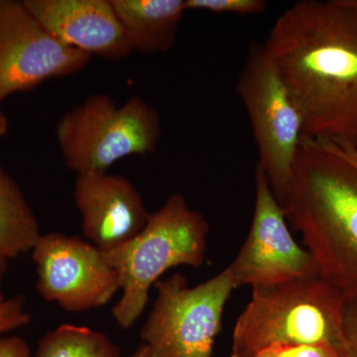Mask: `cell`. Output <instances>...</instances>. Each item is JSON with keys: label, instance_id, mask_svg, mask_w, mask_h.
I'll return each instance as SVG.
<instances>
[{"label": "cell", "instance_id": "9c48e42d", "mask_svg": "<svg viewBox=\"0 0 357 357\" xmlns=\"http://www.w3.org/2000/svg\"><path fill=\"white\" fill-rule=\"evenodd\" d=\"M255 202L245 243L229 270L236 287L276 285L319 276L312 255L294 239L283 208L256 167Z\"/></svg>", "mask_w": 357, "mask_h": 357}, {"label": "cell", "instance_id": "2e32d148", "mask_svg": "<svg viewBox=\"0 0 357 357\" xmlns=\"http://www.w3.org/2000/svg\"><path fill=\"white\" fill-rule=\"evenodd\" d=\"M185 6L187 11L253 16L264 13L268 2L265 0H185Z\"/></svg>", "mask_w": 357, "mask_h": 357}, {"label": "cell", "instance_id": "44dd1931", "mask_svg": "<svg viewBox=\"0 0 357 357\" xmlns=\"http://www.w3.org/2000/svg\"><path fill=\"white\" fill-rule=\"evenodd\" d=\"M317 143L332 153L342 157L357 169V147L354 145L344 142H333V141H317Z\"/></svg>", "mask_w": 357, "mask_h": 357}, {"label": "cell", "instance_id": "7402d4cb", "mask_svg": "<svg viewBox=\"0 0 357 357\" xmlns=\"http://www.w3.org/2000/svg\"><path fill=\"white\" fill-rule=\"evenodd\" d=\"M9 123L6 115L0 110V138L3 137L8 131Z\"/></svg>", "mask_w": 357, "mask_h": 357}, {"label": "cell", "instance_id": "d6986e66", "mask_svg": "<svg viewBox=\"0 0 357 357\" xmlns=\"http://www.w3.org/2000/svg\"><path fill=\"white\" fill-rule=\"evenodd\" d=\"M344 349L347 357H357V300L349 301L344 311Z\"/></svg>", "mask_w": 357, "mask_h": 357}, {"label": "cell", "instance_id": "d4e9b609", "mask_svg": "<svg viewBox=\"0 0 357 357\" xmlns=\"http://www.w3.org/2000/svg\"><path fill=\"white\" fill-rule=\"evenodd\" d=\"M351 2L354 4V6H357V0H351Z\"/></svg>", "mask_w": 357, "mask_h": 357}, {"label": "cell", "instance_id": "5b68a950", "mask_svg": "<svg viewBox=\"0 0 357 357\" xmlns=\"http://www.w3.org/2000/svg\"><path fill=\"white\" fill-rule=\"evenodd\" d=\"M161 133L158 112L136 96L121 105L107 95L89 96L56 126L66 166L77 175L107 172L122 159L154 153Z\"/></svg>", "mask_w": 357, "mask_h": 357}, {"label": "cell", "instance_id": "ffe728a7", "mask_svg": "<svg viewBox=\"0 0 357 357\" xmlns=\"http://www.w3.org/2000/svg\"><path fill=\"white\" fill-rule=\"evenodd\" d=\"M30 347L24 338L18 335L0 337V357H30Z\"/></svg>", "mask_w": 357, "mask_h": 357}, {"label": "cell", "instance_id": "5bb4252c", "mask_svg": "<svg viewBox=\"0 0 357 357\" xmlns=\"http://www.w3.org/2000/svg\"><path fill=\"white\" fill-rule=\"evenodd\" d=\"M41 236L24 194L0 164V259L8 261L32 251Z\"/></svg>", "mask_w": 357, "mask_h": 357}, {"label": "cell", "instance_id": "52a82bcc", "mask_svg": "<svg viewBox=\"0 0 357 357\" xmlns=\"http://www.w3.org/2000/svg\"><path fill=\"white\" fill-rule=\"evenodd\" d=\"M257 146V166L280 202L304 138V122L290 91L265 53L252 45L236 83Z\"/></svg>", "mask_w": 357, "mask_h": 357}, {"label": "cell", "instance_id": "7a4b0ae2", "mask_svg": "<svg viewBox=\"0 0 357 357\" xmlns=\"http://www.w3.org/2000/svg\"><path fill=\"white\" fill-rule=\"evenodd\" d=\"M324 280L357 300V169L304 140L280 199Z\"/></svg>", "mask_w": 357, "mask_h": 357}, {"label": "cell", "instance_id": "3957f363", "mask_svg": "<svg viewBox=\"0 0 357 357\" xmlns=\"http://www.w3.org/2000/svg\"><path fill=\"white\" fill-rule=\"evenodd\" d=\"M347 296L319 276L252 288L236 319L231 354L251 357L272 345H314L344 352Z\"/></svg>", "mask_w": 357, "mask_h": 357}, {"label": "cell", "instance_id": "cb8c5ba5", "mask_svg": "<svg viewBox=\"0 0 357 357\" xmlns=\"http://www.w3.org/2000/svg\"><path fill=\"white\" fill-rule=\"evenodd\" d=\"M7 267H8V261L6 260L0 259V281H1L2 277L6 273Z\"/></svg>", "mask_w": 357, "mask_h": 357}, {"label": "cell", "instance_id": "603a6c76", "mask_svg": "<svg viewBox=\"0 0 357 357\" xmlns=\"http://www.w3.org/2000/svg\"><path fill=\"white\" fill-rule=\"evenodd\" d=\"M130 357H149L148 356V351L146 347L144 344H141L135 351L133 352L132 356Z\"/></svg>", "mask_w": 357, "mask_h": 357}, {"label": "cell", "instance_id": "9a60e30c", "mask_svg": "<svg viewBox=\"0 0 357 357\" xmlns=\"http://www.w3.org/2000/svg\"><path fill=\"white\" fill-rule=\"evenodd\" d=\"M35 357H123L105 333L89 326H59L40 337Z\"/></svg>", "mask_w": 357, "mask_h": 357}, {"label": "cell", "instance_id": "7c38bea8", "mask_svg": "<svg viewBox=\"0 0 357 357\" xmlns=\"http://www.w3.org/2000/svg\"><path fill=\"white\" fill-rule=\"evenodd\" d=\"M52 36L70 48L107 60L132 53L112 0H23Z\"/></svg>", "mask_w": 357, "mask_h": 357}, {"label": "cell", "instance_id": "8992f818", "mask_svg": "<svg viewBox=\"0 0 357 357\" xmlns=\"http://www.w3.org/2000/svg\"><path fill=\"white\" fill-rule=\"evenodd\" d=\"M154 288L156 299L140 331L148 356H213L225 305L236 289L227 267L194 287L176 273Z\"/></svg>", "mask_w": 357, "mask_h": 357}, {"label": "cell", "instance_id": "8fae6325", "mask_svg": "<svg viewBox=\"0 0 357 357\" xmlns=\"http://www.w3.org/2000/svg\"><path fill=\"white\" fill-rule=\"evenodd\" d=\"M74 198L84 236L103 252L138 236L150 217L139 191L121 175H77Z\"/></svg>", "mask_w": 357, "mask_h": 357}, {"label": "cell", "instance_id": "4fadbf2b", "mask_svg": "<svg viewBox=\"0 0 357 357\" xmlns=\"http://www.w3.org/2000/svg\"><path fill=\"white\" fill-rule=\"evenodd\" d=\"M132 52L165 53L173 48L184 18L185 0H112Z\"/></svg>", "mask_w": 357, "mask_h": 357}, {"label": "cell", "instance_id": "6da1fadb", "mask_svg": "<svg viewBox=\"0 0 357 357\" xmlns=\"http://www.w3.org/2000/svg\"><path fill=\"white\" fill-rule=\"evenodd\" d=\"M262 46L302 114L303 139L357 147V6L351 0L296 2Z\"/></svg>", "mask_w": 357, "mask_h": 357}, {"label": "cell", "instance_id": "e0dca14e", "mask_svg": "<svg viewBox=\"0 0 357 357\" xmlns=\"http://www.w3.org/2000/svg\"><path fill=\"white\" fill-rule=\"evenodd\" d=\"M29 323L30 314L26 310L24 300L7 297L0 289V337Z\"/></svg>", "mask_w": 357, "mask_h": 357}, {"label": "cell", "instance_id": "ba28073f", "mask_svg": "<svg viewBox=\"0 0 357 357\" xmlns=\"http://www.w3.org/2000/svg\"><path fill=\"white\" fill-rule=\"evenodd\" d=\"M32 259L40 296L65 311L105 306L121 291L119 275L102 251L81 237L58 231L42 234Z\"/></svg>", "mask_w": 357, "mask_h": 357}, {"label": "cell", "instance_id": "ac0fdd59", "mask_svg": "<svg viewBox=\"0 0 357 357\" xmlns=\"http://www.w3.org/2000/svg\"><path fill=\"white\" fill-rule=\"evenodd\" d=\"M230 357H237L230 356ZM251 357H347L344 352L314 345L277 344L267 347Z\"/></svg>", "mask_w": 357, "mask_h": 357}, {"label": "cell", "instance_id": "277c9868", "mask_svg": "<svg viewBox=\"0 0 357 357\" xmlns=\"http://www.w3.org/2000/svg\"><path fill=\"white\" fill-rule=\"evenodd\" d=\"M210 225L203 213L175 192L150 213L138 236L119 248L103 252L119 275L121 297L112 310L117 325L132 328L149 301L160 277L178 266L199 268L206 260Z\"/></svg>", "mask_w": 357, "mask_h": 357}, {"label": "cell", "instance_id": "30bf717a", "mask_svg": "<svg viewBox=\"0 0 357 357\" xmlns=\"http://www.w3.org/2000/svg\"><path fill=\"white\" fill-rule=\"evenodd\" d=\"M91 59L52 36L22 1L0 0V103L48 79L77 74Z\"/></svg>", "mask_w": 357, "mask_h": 357}]
</instances>
